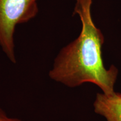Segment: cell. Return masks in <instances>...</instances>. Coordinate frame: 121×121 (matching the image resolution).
I'll use <instances>...</instances> for the list:
<instances>
[{
    "instance_id": "cell-1",
    "label": "cell",
    "mask_w": 121,
    "mask_h": 121,
    "mask_svg": "<svg viewBox=\"0 0 121 121\" xmlns=\"http://www.w3.org/2000/svg\"><path fill=\"white\" fill-rule=\"evenodd\" d=\"M74 13L79 16L81 30L76 39L62 48L54 59L49 77L55 82L74 88L85 83L99 87L112 96L118 69L114 65L106 68L102 56L104 37L93 22V0H75Z\"/></svg>"
},
{
    "instance_id": "cell-2",
    "label": "cell",
    "mask_w": 121,
    "mask_h": 121,
    "mask_svg": "<svg viewBox=\"0 0 121 121\" xmlns=\"http://www.w3.org/2000/svg\"><path fill=\"white\" fill-rule=\"evenodd\" d=\"M38 12L37 0H0V47L13 63L16 26L33 19Z\"/></svg>"
},
{
    "instance_id": "cell-3",
    "label": "cell",
    "mask_w": 121,
    "mask_h": 121,
    "mask_svg": "<svg viewBox=\"0 0 121 121\" xmlns=\"http://www.w3.org/2000/svg\"><path fill=\"white\" fill-rule=\"evenodd\" d=\"M94 112L107 121H121V93L108 96L103 93L96 94L93 103Z\"/></svg>"
},
{
    "instance_id": "cell-4",
    "label": "cell",
    "mask_w": 121,
    "mask_h": 121,
    "mask_svg": "<svg viewBox=\"0 0 121 121\" xmlns=\"http://www.w3.org/2000/svg\"><path fill=\"white\" fill-rule=\"evenodd\" d=\"M0 121H23L17 118L10 117L7 116L5 112L0 108Z\"/></svg>"
}]
</instances>
